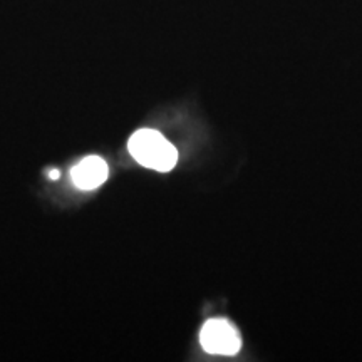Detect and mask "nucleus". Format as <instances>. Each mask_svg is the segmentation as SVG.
Instances as JSON below:
<instances>
[{"label":"nucleus","instance_id":"obj_3","mask_svg":"<svg viewBox=\"0 0 362 362\" xmlns=\"http://www.w3.org/2000/svg\"><path fill=\"white\" fill-rule=\"evenodd\" d=\"M107 175H110V168H107L106 161L99 156L84 158L71 171L72 181L81 189H94L101 187L107 180Z\"/></svg>","mask_w":362,"mask_h":362},{"label":"nucleus","instance_id":"obj_1","mask_svg":"<svg viewBox=\"0 0 362 362\" xmlns=\"http://www.w3.org/2000/svg\"><path fill=\"white\" fill-rule=\"evenodd\" d=\"M128 149L131 156L134 158L144 168L155 171L173 170L178 161V151L160 131L155 129H139L129 138Z\"/></svg>","mask_w":362,"mask_h":362},{"label":"nucleus","instance_id":"obj_2","mask_svg":"<svg viewBox=\"0 0 362 362\" xmlns=\"http://www.w3.org/2000/svg\"><path fill=\"white\" fill-rule=\"evenodd\" d=\"M200 342L203 351L215 356H235L242 347L238 330L225 319H210L202 327Z\"/></svg>","mask_w":362,"mask_h":362},{"label":"nucleus","instance_id":"obj_4","mask_svg":"<svg viewBox=\"0 0 362 362\" xmlns=\"http://www.w3.org/2000/svg\"><path fill=\"white\" fill-rule=\"evenodd\" d=\"M49 178H51V180H57V178H59V171H57V170H51V171H49Z\"/></svg>","mask_w":362,"mask_h":362}]
</instances>
